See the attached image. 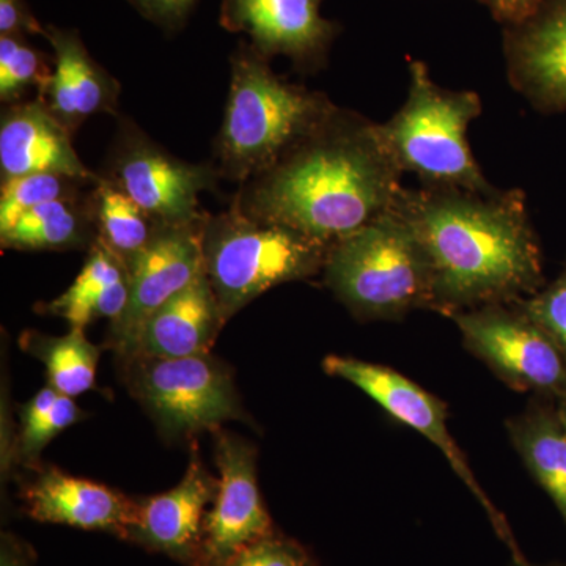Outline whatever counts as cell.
<instances>
[{
    "label": "cell",
    "instance_id": "28",
    "mask_svg": "<svg viewBox=\"0 0 566 566\" xmlns=\"http://www.w3.org/2000/svg\"><path fill=\"white\" fill-rule=\"evenodd\" d=\"M223 566H319L314 554L296 539L274 531L234 554Z\"/></svg>",
    "mask_w": 566,
    "mask_h": 566
},
{
    "label": "cell",
    "instance_id": "13",
    "mask_svg": "<svg viewBox=\"0 0 566 566\" xmlns=\"http://www.w3.org/2000/svg\"><path fill=\"white\" fill-rule=\"evenodd\" d=\"M323 0H222L219 24L244 33L266 59L283 57L303 73L324 69L340 28L322 14Z\"/></svg>",
    "mask_w": 566,
    "mask_h": 566
},
{
    "label": "cell",
    "instance_id": "19",
    "mask_svg": "<svg viewBox=\"0 0 566 566\" xmlns=\"http://www.w3.org/2000/svg\"><path fill=\"white\" fill-rule=\"evenodd\" d=\"M226 324L203 271L150 316L128 360L137 357L180 359L210 354Z\"/></svg>",
    "mask_w": 566,
    "mask_h": 566
},
{
    "label": "cell",
    "instance_id": "20",
    "mask_svg": "<svg viewBox=\"0 0 566 566\" xmlns=\"http://www.w3.org/2000/svg\"><path fill=\"white\" fill-rule=\"evenodd\" d=\"M128 297V266L96 240L76 281L61 296L43 304L41 312L65 319L71 327L85 329L98 319L115 322L125 312Z\"/></svg>",
    "mask_w": 566,
    "mask_h": 566
},
{
    "label": "cell",
    "instance_id": "27",
    "mask_svg": "<svg viewBox=\"0 0 566 566\" xmlns=\"http://www.w3.org/2000/svg\"><path fill=\"white\" fill-rule=\"evenodd\" d=\"M50 55L33 48L28 36H0V102H24L29 88L46 87L52 76Z\"/></svg>",
    "mask_w": 566,
    "mask_h": 566
},
{
    "label": "cell",
    "instance_id": "8",
    "mask_svg": "<svg viewBox=\"0 0 566 566\" xmlns=\"http://www.w3.org/2000/svg\"><path fill=\"white\" fill-rule=\"evenodd\" d=\"M102 177L139 205L156 226L178 227L205 218L200 193L216 188L219 172L214 164L182 161L123 117Z\"/></svg>",
    "mask_w": 566,
    "mask_h": 566
},
{
    "label": "cell",
    "instance_id": "9",
    "mask_svg": "<svg viewBox=\"0 0 566 566\" xmlns=\"http://www.w3.org/2000/svg\"><path fill=\"white\" fill-rule=\"evenodd\" d=\"M465 349L516 392L557 401L566 395V357L516 303L480 305L450 316Z\"/></svg>",
    "mask_w": 566,
    "mask_h": 566
},
{
    "label": "cell",
    "instance_id": "30",
    "mask_svg": "<svg viewBox=\"0 0 566 566\" xmlns=\"http://www.w3.org/2000/svg\"><path fill=\"white\" fill-rule=\"evenodd\" d=\"M137 13L167 35L182 31L197 0H126Z\"/></svg>",
    "mask_w": 566,
    "mask_h": 566
},
{
    "label": "cell",
    "instance_id": "11",
    "mask_svg": "<svg viewBox=\"0 0 566 566\" xmlns=\"http://www.w3.org/2000/svg\"><path fill=\"white\" fill-rule=\"evenodd\" d=\"M205 218L188 226L159 227L150 244L126 263L128 304L109 324L106 338L107 348L117 354L120 363L133 356L150 316L203 273Z\"/></svg>",
    "mask_w": 566,
    "mask_h": 566
},
{
    "label": "cell",
    "instance_id": "10",
    "mask_svg": "<svg viewBox=\"0 0 566 566\" xmlns=\"http://www.w3.org/2000/svg\"><path fill=\"white\" fill-rule=\"evenodd\" d=\"M323 370L334 378L352 382L398 422L408 424L417 433L424 436L431 444L438 447L452 465L453 472L485 509L499 536L512 547L513 558L524 557L513 542L512 531L506 526L504 516L490 501L486 491L480 486L479 480L465 461L463 450L457 446L455 439L450 434L447 427L449 411L444 401L386 365L365 363L354 357L327 356L323 360Z\"/></svg>",
    "mask_w": 566,
    "mask_h": 566
},
{
    "label": "cell",
    "instance_id": "21",
    "mask_svg": "<svg viewBox=\"0 0 566 566\" xmlns=\"http://www.w3.org/2000/svg\"><path fill=\"white\" fill-rule=\"evenodd\" d=\"M510 441L535 482L549 495L566 526V431L556 401L532 397L506 420Z\"/></svg>",
    "mask_w": 566,
    "mask_h": 566
},
{
    "label": "cell",
    "instance_id": "2",
    "mask_svg": "<svg viewBox=\"0 0 566 566\" xmlns=\"http://www.w3.org/2000/svg\"><path fill=\"white\" fill-rule=\"evenodd\" d=\"M401 177L378 123L337 106L271 169L241 185L232 205L331 245L392 210Z\"/></svg>",
    "mask_w": 566,
    "mask_h": 566
},
{
    "label": "cell",
    "instance_id": "24",
    "mask_svg": "<svg viewBox=\"0 0 566 566\" xmlns=\"http://www.w3.org/2000/svg\"><path fill=\"white\" fill-rule=\"evenodd\" d=\"M98 240L123 262L128 263L142 249L147 248L159 229L144 210L112 182L99 181L93 188Z\"/></svg>",
    "mask_w": 566,
    "mask_h": 566
},
{
    "label": "cell",
    "instance_id": "33",
    "mask_svg": "<svg viewBox=\"0 0 566 566\" xmlns=\"http://www.w3.org/2000/svg\"><path fill=\"white\" fill-rule=\"evenodd\" d=\"M0 566H33L31 547L13 534H2Z\"/></svg>",
    "mask_w": 566,
    "mask_h": 566
},
{
    "label": "cell",
    "instance_id": "12",
    "mask_svg": "<svg viewBox=\"0 0 566 566\" xmlns=\"http://www.w3.org/2000/svg\"><path fill=\"white\" fill-rule=\"evenodd\" d=\"M212 434L218 493L205 516L202 543L193 566H223L245 546L275 531L260 493L255 447L222 428Z\"/></svg>",
    "mask_w": 566,
    "mask_h": 566
},
{
    "label": "cell",
    "instance_id": "32",
    "mask_svg": "<svg viewBox=\"0 0 566 566\" xmlns=\"http://www.w3.org/2000/svg\"><path fill=\"white\" fill-rule=\"evenodd\" d=\"M499 24L509 28L526 20L542 0H480Z\"/></svg>",
    "mask_w": 566,
    "mask_h": 566
},
{
    "label": "cell",
    "instance_id": "31",
    "mask_svg": "<svg viewBox=\"0 0 566 566\" xmlns=\"http://www.w3.org/2000/svg\"><path fill=\"white\" fill-rule=\"evenodd\" d=\"M44 35L28 0H0V36Z\"/></svg>",
    "mask_w": 566,
    "mask_h": 566
},
{
    "label": "cell",
    "instance_id": "35",
    "mask_svg": "<svg viewBox=\"0 0 566 566\" xmlns=\"http://www.w3.org/2000/svg\"><path fill=\"white\" fill-rule=\"evenodd\" d=\"M557 416L566 431V395L556 401Z\"/></svg>",
    "mask_w": 566,
    "mask_h": 566
},
{
    "label": "cell",
    "instance_id": "15",
    "mask_svg": "<svg viewBox=\"0 0 566 566\" xmlns=\"http://www.w3.org/2000/svg\"><path fill=\"white\" fill-rule=\"evenodd\" d=\"M218 493V479L205 468L197 447L177 486L139 501L136 524L126 542L164 554L185 566L196 565L205 516Z\"/></svg>",
    "mask_w": 566,
    "mask_h": 566
},
{
    "label": "cell",
    "instance_id": "3",
    "mask_svg": "<svg viewBox=\"0 0 566 566\" xmlns=\"http://www.w3.org/2000/svg\"><path fill=\"white\" fill-rule=\"evenodd\" d=\"M229 98L218 137L219 177L244 185L274 166L335 109L322 92L275 74L270 59L240 41L230 59Z\"/></svg>",
    "mask_w": 566,
    "mask_h": 566
},
{
    "label": "cell",
    "instance_id": "14",
    "mask_svg": "<svg viewBox=\"0 0 566 566\" xmlns=\"http://www.w3.org/2000/svg\"><path fill=\"white\" fill-rule=\"evenodd\" d=\"M504 55L510 84L535 109L566 111V0H542L504 28Z\"/></svg>",
    "mask_w": 566,
    "mask_h": 566
},
{
    "label": "cell",
    "instance_id": "5",
    "mask_svg": "<svg viewBox=\"0 0 566 566\" xmlns=\"http://www.w3.org/2000/svg\"><path fill=\"white\" fill-rule=\"evenodd\" d=\"M408 69V98L390 120L378 123L398 169L417 175L422 185L494 192L468 142L469 125L482 114L480 96L436 84L422 61L409 59Z\"/></svg>",
    "mask_w": 566,
    "mask_h": 566
},
{
    "label": "cell",
    "instance_id": "26",
    "mask_svg": "<svg viewBox=\"0 0 566 566\" xmlns=\"http://www.w3.org/2000/svg\"><path fill=\"white\" fill-rule=\"evenodd\" d=\"M98 181H85L63 174H32L2 181L0 233L7 232L25 212L40 205L74 199L92 191Z\"/></svg>",
    "mask_w": 566,
    "mask_h": 566
},
{
    "label": "cell",
    "instance_id": "7",
    "mask_svg": "<svg viewBox=\"0 0 566 566\" xmlns=\"http://www.w3.org/2000/svg\"><path fill=\"white\" fill-rule=\"evenodd\" d=\"M129 392L170 441L248 420L232 370L211 354L122 363Z\"/></svg>",
    "mask_w": 566,
    "mask_h": 566
},
{
    "label": "cell",
    "instance_id": "29",
    "mask_svg": "<svg viewBox=\"0 0 566 566\" xmlns=\"http://www.w3.org/2000/svg\"><path fill=\"white\" fill-rule=\"evenodd\" d=\"M516 303L554 338L566 357V260L556 281Z\"/></svg>",
    "mask_w": 566,
    "mask_h": 566
},
{
    "label": "cell",
    "instance_id": "25",
    "mask_svg": "<svg viewBox=\"0 0 566 566\" xmlns=\"http://www.w3.org/2000/svg\"><path fill=\"white\" fill-rule=\"evenodd\" d=\"M84 417L74 398L57 392L51 386L43 387L20 408V431L14 439L13 464L35 471L40 469L44 447Z\"/></svg>",
    "mask_w": 566,
    "mask_h": 566
},
{
    "label": "cell",
    "instance_id": "18",
    "mask_svg": "<svg viewBox=\"0 0 566 566\" xmlns=\"http://www.w3.org/2000/svg\"><path fill=\"white\" fill-rule=\"evenodd\" d=\"M63 174L98 181L73 147V134L39 98L3 107L0 117V178L32 174Z\"/></svg>",
    "mask_w": 566,
    "mask_h": 566
},
{
    "label": "cell",
    "instance_id": "23",
    "mask_svg": "<svg viewBox=\"0 0 566 566\" xmlns=\"http://www.w3.org/2000/svg\"><path fill=\"white\" fill-rule=\"evenodd\" d=\"M20 345L44 365L48 386L57 392L76 398L95 387L102 349L88 340L85 329L71 327L59 337L28 331Z\"/></svg>",
    "mask_w": 566,
    "mask_h": 566
},
{
    "label": "cell",
    "instance_id": "16",
    "mask_svg": "<svg viewBox=\"0 0 566 566\" xmlns=\"http://www.w3.org/2000/svg\"><path fill=\"white\" fill-rule=\"evenodd\" d=\"M21 499L25 515L39 523L107 532L125 542L139 513V501L57 468L36 469Z\"/></svg>",
    "mask_w": 566,
    "mask_h": 566
},
{
    "label": "cell",
    "instance_id": "1",
    "mask_svg": "<svg viewBox=\"0 0 566 566\" xmlns=\"http://www.w3.org/2000/svg\"><path fill=\"white\" fill-rule=\"evenodd\" d=\"M394 211L416 234L431 273V311L446 316L515 303L543 289L542 249L521 189L480 193L403 188Z\"/></svg>",
    "mask_w": 566,
    "mask_h": 566
},
{
    "label": "cell",
    "instance_id": "4",
    "mask_svg": "<svg viewBox=\"0 0 566 566\" xmlns=\"http://www.w3.org/2000/svg\"><path fill=\"white\" fill-rule=\"evenodd\" d=\"M322 274L359 322H398L433 304L427 255L394 208L331 244Z\"/></svg>",
    "mask_w": 566,
    "mask_h": 566
},
{
    "label": "cell",
    "instance_id": "22",
    "mask_svg": "<svg viewBox=\"0 0 566 566\" xmlns=\"http://www.w3.org/2000/svg\"><path fill=\"white\" fill-rule=\"evenodd\" d=\"M92 192L93 189L84 196L54 200L25 212L11 229L0 233L2 249L22 252L88 251L98 240Z\"/></svg>",
    "mask_w": 566,
    "mask_h": 566
},
{
    "label": "cell",
    "instance_id": "34",
    "mask_svg": "<svg viewBox=\"0 0 566 566\" xmlns=\"http://www.w3.org/2000/svg\"><path fill=\"white\" fill-rule=\"evenodd\" d=\"M510 566H566V564H560V562H551V564H532V562H528L526 557H523L513 558Z\"/></svg>",
    "mask_w": 566,
    "mask_h": 566
},
{
    "label": "cell",
    "instance_id": "17",
    "mask_svg": "<svg viewBox=\"0 0 566 566\" xmlns=\"http://www.w3.org/2000/svg\"><path fill=\"white\" fill-rule=\"evenodd\" d=\"M43 36L54 51V71L36 98L48 111L71 134L92 115H117L120 82L92 57L80 32L46 25Z\"/></svg>",
    "mask_w": 566,
    "mask_h": 566
},
{
    "label": "cell",
    "instance_id": "6",
    "mask_svg": "<svg viewBox=\"0 0 566 566\" xmlns=\"http://www.w3.org/2000/svg\"><path fill=\"white\" fill-rule=\"evenodd\" d=\"M327 251L323 241L251 218L233 205L205 218L203 270L226 323L268 290L322 274Z\"/></svg>",
    "mask_w": 566,
    "mask_h": 566
}]
</instances>
